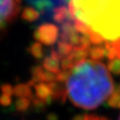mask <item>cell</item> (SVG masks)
Masks as SVG:
<instances>
[{"label": "cell", "mask_w": 120, "mask_h": 120, "mask_svg": "<svg viewBox=\"0 0 120 120\" xmlns=\"http://www.w3.org/2000/svg\"><path fill=\"white\" fill-rule=\"evenodd\" d=\"M65 88L75 106L94 110L108 100L114 90V83L101 62L84 60L70 71Z\"/></svg>", "instance_id": "obj_1"}, {"label": "cell", "mask_w": 120, "mask_h": 120, "mask_svg": "<svg viewBox=\"0 0 120 120\" xmlns=\"http://www.w3.org/2000/svg\"><path fill=\"white\" fill-rule=\"evenodd\" d=\"M74 20L104 41L120 40V0H70Z\"/></svg>", "instance_id": "obj_2"}, {"label": "cell", "mask_w": 120, "mask_h": 120, "mask_svg": "<svg viewBox=\"0 0 120 120\" xmlns=\"http://www.w3.org/2000/svg\"><path fill=\"white\" fill-rule=\"evenodd\" d=\"M19 10L20 0H0V31L16 18Z\"/></svg>", "instance_id": "obj_3"}, {"label": "cell", "mask_w": 120, "mask_h": 120, "mask_svg": "<svg viewBox=\"0 0 120 120\" xmlns=\"http://www.w3.org/2000/svg\"><path fill=\"white\" fill-rule=\"evenodd\" d=\"M59 36V28L52 24L41 25L34 32V38L40 44L52 45L57 41Z\"/></svg>", "instance_id": "obj_4"}, {"label": "cell", "mask_w": 120, "mask_h": 120, "mask_svg": "<svg viewBox=\"0 0 120 120\" xmlns=\"http://www.w3.org/2000/svg\"><path fill=\"white\" fill-rule=\"evenodd\" d=\"M27 1L37 11H41L43 14H45L46 12L51 17L56 10L66 7V5L69 6L70 3V0H27Z\"/></svg>", "instance_id": "obj_5"}, {"label": "cell", "mask_w": 120, "mask_h": 120, "mask_svg": "<svg viewBox=\"0 0 120 120\" xmlns=\"http://www.w3.org/2000/svg\"><path fill=\"white\" fill-rule=\"evenodd\" d=\"M33 87L35 90V98L45 104H49L53 101V93L49 83L37 82L33 84Z\"/></svg>", "instance_id": "obj_6"}, {"label": "cell", "mask_w": 120, "mask_h": 120, "mask_svg": "<svg viewBox=\"0 0 120 120\" xmlns=\"http://www.w3.org/2000/svg\"><path fill=\"white\" fill-rule=\"evenodd\" d=\"M42 67L45 70H46L50 73H53V74H58L61 71V64H60V61L53 59L50 56H45L44 58Z\"/></svg>", "instance_id": "obj_7"}, {"label": "cell", "mask_w": 120, "mask_h": 120, "mask_svg": "<svg viewBox=\"0 0 120 120\" xmlns=\"http://www.w3.org/2000/svg\"><path fill=\"white\" fill-rule=\"evenodd\" d=\"M88 50H89V48H84L80 45H78L73 48V51L68 56L76 65L77 64L86 60V57L88 56Z\"/></svg>", "instance_id": "obj_8"}, {"label": "cell", "mask_w": 120, "mask_h": 120, "mask_svg": "<svg viewBox=\"0 0 120 120\" xmlns=\"http://www.w3.org/2000/svg\"><path fill=\"white\" fill-rule=\"evenodd\" d=\"M88 56L91 57L93 61L98 62L100 60L104 59L107 57V51L105 46H100V45H96L93 47H90L88 50Z\"/></svg>", "instance_id": "obj_9"}, {"label": "cell", "mask_w": 120, "mask_h": 120, "mask_svg": "<svg viewBox=\"0 0 120 120\" xmlns=\"http://www.w3.org/2000/svg\"><path fill=\"white\" fill-rule=\"evenodd\" d=\"M13 94L16 95L19 98H32L31 86L28 83H26V84H18L13 89Z\"/></svg>", "instance_id": "obj_10"}, {"label": "cell", "mask_w": 120, "mask_h": 120, "mask_svg": "<svg viewBox=\"0 0 120 120\" xmlns=\"http://www.w3.org/2000/svg\"><path fill=\"white\" fill-rule=\"evenodd\" d=\"M73 48H74V46L72 45H70L69 43H66V42H63V41H60L57 45V51L63 58L70 55L71 52L73 51Z\"/></svg>", "instance_id": "obj_11"}, {"label": "cell", "mask_w": 120, "mask_h": 120, "mask_svg": "<svg viewBox=\"0 0 120 120\" xmlns=\"http://www.w3.org/2000/svg\"><path fill=\"white\" fill-rule=\"evenodd\" d=\"M22 16L25 20L26 21H29V22H32V21H35V20H38L39 17H40V13L39 11H37L35 9L33 8H26L24 11H23V13H22Z\"/></svg>", "instance_id": "obj_12"}, {"label": "cell", "mask_w": 120, "mask_h": 120, "mask_svg": "<svg viewBox=\"0 0 120 120\" xmlns=\"http://www.w3.org/2000/svg\"><path fill=\"white\" fill-rule=\"evenodd\" d=\"M108 105L112 108L120 109V92L117 89L113 90V92L108 98Z\"/></svg>", "instance_id": "obj_13"}, {"label": "cell", "mask_w": 120, "mask_h": 120, "mask_svg": "<svg viewBox=\"0 0 120 120\" xmlns=\"http://www.w3.org/2000/svg\"><path fill=\"white\" fill-rule=\"evenodd\" d=\"M30 104H31L30 98H19L15 102V108L19 112H25L30 107Z\"/></svg>", "instance_id": "obj_14"}, {"label": "cell", "mask_w": 120, "mask_h": 120, "mask_svg": "<svg viewBox=\"0 0 120 120\" xmlns=\"http://www.w3.org/2000/svg\"><path fill=\"white\" fill-rule=\"evenodd\" d=\"M29 52L30 54L35 58V59H42L44 58V48L42 46V45L40 43H34L31 46H30V49H29Z\"/></svg>", "instance_id": "obj_15"}, {"label": "cell", "mask_w": 120, "mask_h": 120, "mask_svg": "<svg viewBox=\"0 0 120 120\" xmlns=\"http://www.w3.org/2000/svg\"><path fill=\"white\" fill-rule=\"evenodd\" d=\"M107 69L114 75H120V59H114L110 61L107 64Z\"/></svg>", "instance_id": "obj_16"}, {"label": "cell", "mask_w": 120, "mask_h": 120, "mask_svg": "<svg viewBox=\"0 0 120 120\" xmlns=\"http://www.w3.org/2000/svg\"><path fill=\"white\" fill-rule=\"evenodd\" d=\"M70 75V71H65V70H61L58 74H56V81L57 82H66Z\"/></svg>", "instance_id": "obj_17"}, {"label": "cell", "mask_w": 120, "mask_h": 120, "mask_svg": "<svg viewBox=\"0 0 120 120\" xmlns=\"http://www.w3.org/2000/svg\"><path fill=\"white\" fill-rule=\"evenodd\" d=\"M11 103V95H7V94H3L0 96V104L3 106H9Z\"/></svg>", "instance_id": "obj_18"}, {"label": "cell", "mask_w": 120, "mask_h": 120, "mask_svg": "<svg viewBox=\"0 0 120 120\" xmlns=\"http://www.w3.org/2000/svg\"><path fill=\"white\" fill-rule=\"evenodd\" d=\"M84 115H85V120H109L105 116H100L96 114H84Z\"/></svg>", "instance_id": "obj_19"}, {"label": "cell", "mask_w": 120, "mask_h": 120, "mask_svg": "<svg viewBox=\"0 0 120 120\" xmlns=\"http://www.w3.org/2000/svg\"><path fill=\"white\" fill-rule=\"evenodd\" d=\"M72 120H85V115L84 114H78L72 118Z\"/></svg>", "instance_id": "obj_20"}, {"label": "cell", "mask_w": 120, "mask_h": 120, "mask_svg": "<svg viewBox=\"0 0 120 120\" xmlns=\"http://www.w3.org/2000/svg\"><path fill=\"white\" fill-rule=\"evenodd\" d=\"M47 119H48V120H58V116H57L56 114L50 113V114H48V116H47Z\"/></svg>", "instance_id": "obj_21"}, {"label": "cell", "mask_w": 120, "mask_h": 120, "mask_svg": "<svg viewBox=\"0 0 120 120\" xmlns=\"http://www.w3.org/2000/svg\"><path fill=\"white\" fill-rule=\"evenodd\" d=\"M117 90H118V91L120 92V84H119V86H118V88H117Z\"/></svg>", "instance_id": "obj_22"}, {"label": "cell", "mask_w": 120, "mask_h": 120, "mask_svg": "<svg viewBox=\"0 0 120 120\" xmlns=\"http://www.w3.org/2000/svg\"><path fill=\"white\" fill-rule=\"evenodd\" d=\"M118 59H120V54H119V57H118Z\"/></svg>", "instance_id": "obj_23"}, {"label": "cell", "mask_w": 120, "mask_h": 120, "mask_svg": "<svg viewBox=\"0 0 120 120\" xmlns=\"http://www.w3.org/2000/svg\"><path fill=\"white\" fill-rule=\"evenodd\" d=\"M119 120H120V117H119Z\"/></svg>", "instance_id": "obj_24"}]
</instances>
